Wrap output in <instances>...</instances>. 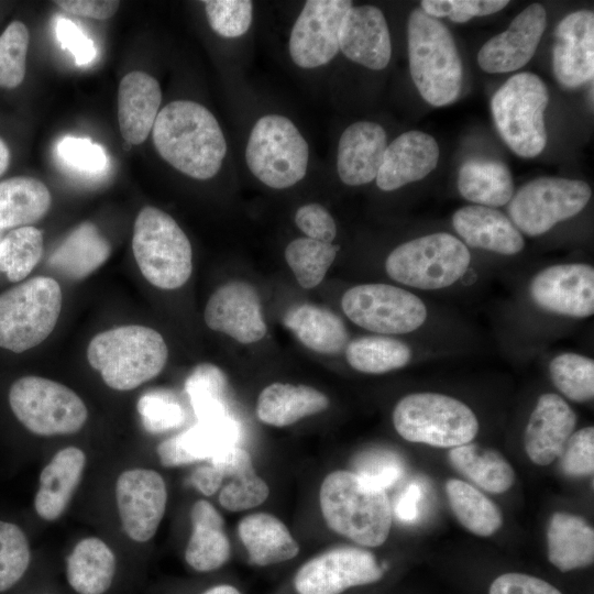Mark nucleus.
Masks as SVG:
<instances>
[{
    "instance_id": "obj_56",
    "label": "nucleus",
    "mask_w": 594,
    "mask_h": 594,
    "mask_svg": "<svg viewBox=\"0 0 594 594\" xmlns=\"http://www.w3.org/2000/svg\"><path fill=\"white\" fill-rule=\"evenodd\" d=\"M488 594H562L547 581L525 573L508 572L497 576Z\"/></svg>"
},
{
    "instance_id": "obj_58",
    "label": "nucleus",
    "mask_w": 594,
    "mask_h": 594,
    "mask_svg": "<svg viewBox=\"0 0 594 594\" xmlns=\"http://www.w3.org/2000/svg\"><path fill=\"white\" fill-rule=\"evenodd\" d=\"M421 497V490L418 484H409L399 495L395 504V515L402 521H413L418 515V503Z\"/></svg>"
},
{
    "instance_id": "obj_51",
    "label": "nucleus",
    "mask_w": 594,
    "mask_h": 594,
    "mask_svg": "<svg viewBox=\"0 0 594 594\" xmlns=\"http://www.w3.org/2000/svg\"><path fill=\"white\" fill-rule=\"evenodd\" d=\"M508 3L507 0H424L420 4L429 16H448L452 22L464 23L474 16L495 13Z\"/></svg>"
},
{
    "instance_id": "obj_35",
    "label": "nucleus",
    "mask_w": 594,
    "mask_h": 594,
    "mask_svg": "<svg viewBox=\"0 0 594 594\" xmlns=\"http://www.w3.org/2000/svg\"><path fill=\"white\" fill-rule=\"evenodd\" d=\"M117 560L109 546L97 537L76 543L66 561V578L78 594H103L113 581Z\"/></svg>"
},
{
    "instance_id": "obj_59",
    "label": "nucleus",
    "mask_w": 594,
    "mask_h": 594,
    "mask_svg": "<svg viewBox=\"0 0 594 594\" xmlns=\"http://www.w3.org/2000/svg\"><path fill=\"white\" fill-rule=\"evenodd\" d=\"M189 481L193 486L207 496L213 495L221 486V476L211 463L195 469Z\"/></svg>"
},
{
    "instance_id": "obj_36",
    "label": "nucleus",
    "mask_w": 594,
    "mask_h": 594,
    "mask_svg": "<svg viewBox=\"0 0 594 594\" xmlns=\"http://www.w3.org/2000/svg\"><path fill=\"white\" fill-rule=\"evenodd\" d=\"M110 255L109 242L92 223L85 222L73 230L48 258L50 266L70 279H80Z\"/></svg>"
},
{
    "instance_id": "obj_52",
    "label": "nucleus",
    "mask_w": 594,
    "mask_h": 594,
    "mask_svg": "<svg viewBox=\"0 0 594 594\" xmlns=\"http://www.w3.org/2000/svg\"><path fill=\"white\" fill-rule=\"evenodd\" d=\"M560 468L572 477L590 476L594 471V428L584 427L571 435L561 454Z\"/></svg>"
},
{
    "instance_id": "obj_34",
    "label": "nucleus",
    "mask_w": 594,
    "mask_h": 594,
    "mask_svg": "<svg viewBox=\"0 0 594 594\" xmlns=\"http://www.w3.org/2000/svg\"><path fill=\"white\" fill-rule=\"evenodd\" d=\"M285 327L300 343L321 354H338L345 349L349 334L343 320L333 311L310 304L290 308Z\"/></svg>"
},
{
    "instance_id": "obj_8",
    "label": "nucleus",
    "mask_w": 594,
    "mask_h": 594,
    "mask_svg": "<svg viewBox=\"0 0 594 594\" xmlns=\"http://www.w3.org/2000/svg\"><path fill=\"white\" fill-rule=\"evenodd\" d=\"M63 295L59 284L36 276L0 295V348L21 353L42 343L54 330Z\"/></svg>"
},
{
    "instance_id": "obj_25",
    "label": "nucleus",
    "mask_w": 594,
    "mask_h": 594,
    "mask_svg": "<svg viewBox=\"0 0 594 594\" xmlns=\"http://www.w3.org/2000/svg\"><path fill=\"white\" fill-rule=\"evenodd\" d=\"M387 147L386 132L377 123L359 121L342 133L337 156L340 179L349 186L374 180Z\"/></svg>"
},
{
    "instance_id": "obj_42",
    "label": "nucleus",
    "mask_w": 594,
    "mask_h": 594,
    "mask_svg": "<svg viewBox=\"0 0 594 594\" xmlns=\"http://www.w3.org/2000/svg\"><path fill=\"white\" fill-rule=\"evenodd\" d=\"M227 377L216 365H197L185 383V389L198 420L229 415L227 407Z\"/></svg>"
},
{
    "instance_id": "obj_31",
    "label": "nucleus",
    "mask_w": 594,
    "mask_h": 594,
    "mask_svg": "<svg viewBox=\"0 0 594 594\" xmlns=\"http://www.w3.org/2000/svg\"><path fill=\"white\" fill-rule=\"evenodd\" d=\"M329 404L326 394L311 386L273 383L260 393L256 416L263 424L286 427L326 410Z\"/></svg>"
},
{
    "instance_id": "obj_53",
    "label": "nucleus",
    "mask_w": 594,
    "mask_h": 594,
    "mask_svg": "<svg viewBox=\"0 0 594 594\" xmlns=\"http://www.w3.org/2000/svg\"><path fill=\"white\" fill-rule=\"evenodd\" d=\"M57 153L72 168L90 174L100 173L108 163L103 147L85 138H63L57 144Z\"/></svg>"
},
{
    "instance_id": "obj_23",
    "label": "nucleus",
    "mask_w": 594,
    "mask_h": 594,
    "mask_svg": "<svg viewBox=\"0 0 594 594\" xmlns=\"http://www.w3.org/2000/svg\"><path fill=\"white\" fill-rule=\"evenodd\" d=\"M240 427L230 416L199 420L195 426L162 441L156 452L164 466H182L210 460L237 447Z\"/></svg>"
},
{
    "instance_id": "obj_4",
    "label": "nucleus",
    "mask_w": 594,
    "mask_h": 594,
    "mask_svg": "<svg viewBox=\"0 0 594 594\" xmlns=\"http://www.w3.org/2000/svg\"><path fill=\"white\" fill-rule=\"evenodd\" d=\"M409 69L421 97L435 107L452 103L462 85V63L449 29L421 9L407 25Z\"/></svg>"
},
{
    "instance_id": "obj_27",
    "label": "nucleus",
    "mask_w": 594,
    "mask_h": 594,
    "mask_svg": "<svg viewBox=\"0 0 594 594\" xmlns=\"http://www.w3.org/2000/svg\"><path fill=\"white\" fill-rule=\"evenodd\" d=\"M162 91L158 81L144 72H131L118 88V121L123 139L131 144L143 143L153 129Z\"/></svg>"
},
{
    "instance_id": "obj_61",
    "label": "nucleus",
    "mask_w": 594,
    "mask_h": 594,
    "mask_svg": "<svg viewBox=\"0 0 594 594\" xmlns=\"http://www.w3.org/2000/svg\"><path fill=\"white\" fill-rule=\"evenodd\" d=\"M10 163V151L4 143V141L0 138V175L4 173V170L8 168Z\"/></svg>"
},
{
    "instance_id": "obj_16",
    "label": "nucleus",
    "mask_w": 594,
    "mask_h": 594,
    "mask_svg": "<svg viewBox=\"0 0 594 594\" xmlns=\"http://www.w3.org/2000/svg\"><path fill=\"white\" fill-rule=\"evenodd\" d=\"M116 499L124 532L138 542L156 534L167 503L166 484L154 470L130 469L116 484Z\"/></svg>"
},
{
    "instance_id": "obj_10",
    "label": "nucleus",
    "mask_w": 594,
    "mask_h": 594,
    "mask_svg": "<svg viewBox=\"0 0 594 594\" xmlns=\"http://www.w3.org/2000/svg\"><path fill=\"white\" fill-rule=\"evenodd\" d=\"M308 153L306 140L289 119L268 114L254 124L245 160L258 180L271 188L284 189L304 178Z\"/></svg>"
},
{
    "instance_id": "obj_49",
    "label": "nucleus",
    "mask_w": 594,
    "mask_h": 594,
    "mask_svg": "<svg viewBox=\"0 0 594 594\" xmlns=\"http://www.w3.org/2000/svg\"><path fill=\"white\" fill-rule=\"evenodd\" d=\"M144 428L152 433L175 429L184 424L185 413L175 395L155 389L142 395L136 405Z\"/></svg>"
},
{
    "instance_id": "obj_22",
    "label": "nucleus",
    "mask_w": 594,
    "mask_h": 594,
    "mask_svg": "<svg viewBox=\"0 0 594 594\" xmlns=\"http://www.w3.org/2000/svg\"><path fill=\"white\" fill-rule=\"evenodd\" d=\"M339 48L354 63L374 70L385 68L392 44L383 12L374 6H352L342 19Z\"/></svg>"
},
{
    "instance_id": "obj_9",
    "label": "nucleus",
    "mask_w": 594,
    "mask_h": 594,
    "mask_svg": "<svg viewBox=\"0 0 594 594\" xmlns=\"http://www.w3.org/2000/svg\"><path fill=\"white\" fill-rule=\"evenodd\" d=\"M549 101L544 82L532 73H519L494 94L491 109L508 147L521 157L539 155L547 143L543 113Z\"/></svg>"
},
{
    "instance_id": "obj_6",
    "label": "nucleus",
    "mask_w": 594,
    "mask_h": 594,
    "mask_svg": "<svg viewBox=\"0 0 594 594\" xmlns=\"http://www.w3.org/2000/svg\"><path fill=\"white\" fill-rule=\"evenodd\" d=\"M393 425L405 440L437 448H455L476 437L479 421L463 402L439 393H413L394 407Z\"/></svg>"
},
{
    "instance_id": "obj_20",
    "label": "nucleus",
    "mask_w": 594,
    "mask_h": 594,
    "mask_svg": "<svg viewBox=\"0 0 594 594\" xmlns=\"http://www.w3.org/2000/svg\"><path fill=\"white\" fill-rule=\"evenodd\" d=\"M553 74L564 88H576L594 76V14L580 10L564 16L556 29Z\"/></svg>"
},
{
    "instance_id": "obj_24",
    "label": "nucleus",
    "mask_w": 594,
    "mask_h": 594,
    "mask_svg": "<svg viewBox=\"0 0 594 594\" xmlns=\"http://www.w3.org/2000/svg\"><path fill=\"white\" fill-rule=\"evenodd\" d=\"M436 140L421 131H408L387 145L376 176V185L392 191L425 178L439 161Z\"/></svg>"
},
{
    "instance_id": "obj_26",
    "label": "nucleus",
    "mask_w": 594,
    "mask_h": 594,
    "mask_svg": "<svg viewBox=\"0 0 594 594\" xmlns=\"http://www.w3.org/2000/svg\"><path fill=\"white\" fill-rule=\"evenodd\" d=\"M452 224L463 243L502 255L522 251L525 240L512 220L495 208L470 205L458 209Z\"/></svg>"
},
{
    "instance_id": "obj_46",
    "label": "nucleus",
    "mask_w": 594,
    "mask_h": 594,
    "mask_svg": "<svg viewBox=\"0 0 594 594\" xmlns=\"http://www.w3.org/2000/svg\"><path fill=\"white\" fill-rule=\"evenodd\" d=\"M30 34L21 21H12L0 35V88L12 89L24 79Z\"/></svg>"
},
{
    "instance_id": "obj_54",
    "label": "nucleus",
    "mask_w": 594,
    "mask_h": 594,
    "mask_svg": "<svg viewBox=\"0 0 594 594\" xmlns=\"http://www.w3.org/2000/svg\"><path fill=\"white\" fill-rule=\"evenodd\" d=\"M297 227L307 238L331 243L337 235V226L330 212L319 204L301 206L295 215Z\"/></svg>"
},
{
    "instance_id": "obj_18",
    "label": "nucleus",
    "mask_w": 594,
    "mask_h": 594,
    "mask_svg": "<svg viewBox=\"0 0 594 594\" xmlns=\"http://www.w3.org/2000/svg\"><path fill=\"white\" fill-rule=\"evenodd\" d=\"M204 319L208 328L242 344L262 340L267 326L256 289L243 280L220 286L208 299Z\"/></svg>"
},
{
    "instance_id": "obj_44",
    "label": "nucleus",
    "mask_w": 594,
    "mask_h": 594,
    "mask_svg": "<svg viewBox=\"0 0 594 594\" xmlns=\"http://www.w3.org/2000/svg\"><path fill=\"white\" fill-rule=\"evenodd\" d=\"M42 254V232L32 226L19 227L0 241V271L10 282H20L32 272Z\"/></svg>"
},
{
    "instance_id": "obj_11",
    "label": "nucleus",
    "mask_w": 594,
    "mask_h": 594,
    "mask_svg": "<svg viewBox=\"0 0 594 594\" xmlns=\"http://www.w3.org/2000/svg\"><path fill=\"white\" fill-rule=\"evenodd\" d=\"M9 404L16 419L38 436L76 433L88 418L85 403L74 391L41 376L29 375L13 382Z\"/></svg>"
},
{
    "instance_id": "obj_41",
    "label": "nucleus",
    "mask_w": 594,
    "mask_h": 594,
    "mask_svg": "<svg viewBox=\"0 0 594 594\" xmlns=\"http://www.w3.org/2000/svg\"><path fill=\"white\" fill-rule=\"evenodd\" d=\"M345 360L355 371L383 374L406 366L413 356L409 345L388 336H364L348 342Z\"/></svg>"
},
{
    "instance_id": "obj_7",
    "label": "nucleus",
    "mask_w": 594,
    "mask_h": 594,
    "mask_svg": "<svg viewBox=\"0 0 594 594\" xmlns=\"http://www.w3.org/2000/svg\"><path fill=\"white\" fill-rule=\"evenodd\" d=\"M470 264L468 246L450 233L438 232L396 246L385 260V271L402 285L436 290L460 280Z\"/></svg>"
},
{
    "instance_id": "obj_30",
    "label": "nucleus",
    "mask_w": 594,
    "mask_h": 594,
    "mask_svg": "<svg viewBox=\"0 0 594 594\" xmlns=\"http://www.w3.org/2000/svg\"><path fill=\"white\" fill-rule=\"evenodd\" d=\"M193 531L185 550V560L198 572H211L221 568L230 557V542L224 521L215 506L197 501L190 510Z\"/></svg>"
},
{
    "instance_id": "obj_13",
    "label": "nucleus",
    "mask_w": 594,
    "mask_h": 594,
    "mask_svg": "<svg viewBox=\"0 0 594 594\" xmlns=\"http://www.w3.org/2000/svg\"><path fill=\"white\" fill-rule=\"evenodd\" d=\"M592 191L582 180L539 177L521 186L508 202L514 226L529 237L548 232L581 212Z\"/></svg>"
},
{
    "instance_id": "obj_38",
    "label": "nucleus",
    "mask_w": 594,
    "mask_h": 594,
    "mask_svg": "<svg viewBox=\"0 0 594 594\" xmlns=\"http://www.w3.org/2000/svg\"><path fill=\"white\" fill-rule=\"evenodd\" d=\"M451 465L480 488L501 494L515 481V472L508 461L496 450L469 442L449 451Z\"/></svg>"
},
{
    "instance_id": "obj_3",
    "label": "nucleus",
    "mask_w": 594,
    "mask_h": 594,
    "mask_svg": "<svg viewBox=\"0 0 594 594\" xmlns=\"http://www.w3.org/2000/svg\"><path fill=\"white\" fill-rule=\"evenodd\" d=\"M167 358L162 334L140 324L100 332L87 348L89 364L116 391H131L154 378L165 367Z\"/></svg>"
},
{
    "instance_id": "obj_48",
    "label": "nucleus",
    "mask_w": 594,
    "mask_h": 594,
    "mask_svg": "<svg viewBox=\"0 0 594 594\" xmlns=\"http://www.w3.org/2000/svg\"><path fill=\"white\" fill-rule=\"evenodd\" d=\"M352 472L369 486L386 491L402 477L404 464L391 450L369 449L353 459Z\"/></svg>"
},
{
    "instance_id": "obj_12",
    "label": "nucleus",
    "mask_w": 594,
    "mask_h": 594,
    "mask_svg": "<svg viewBox=\"0 0 594 594\" xmlns=\"http://www.w3.org/2000/svg\"><path fill=\"white\" fill-rule=\"evenodd\" d=\"M344 315L356 326L382 334H405L419 329L428 311L411 292L383 283L355 285L341 298Z\"/></svg>"
},
{
    "instance_id": "obj_37",
    "label": "nucleus",
    "mask_w": 594,
    "mask_h": 594,
    "mask_svg": "<svg viewBox=\"0 0 594 594\" xmlns=\"http://www.w3.org/2000/svg\"><path fill=\"white\" fill-rule=\"evenodd\" d=\"M458 189L464 199L494 208L509 202L514 195V183L504 163L473 158L460 167Z\"/></svg>"
},
{
    "instance_id": "obj_40",
    "label": "nucleus",
    "mask_w": 594,
    "mask_h": 594,
    "mask_svg": "<svg viewBox=\"0 0 594 594\" xmlns=\"http://www.w3.org/2000/svg\"><path fill=\"white\" fill-rule=\"evenodd\" d=\"M446 494L454 516L472 534L490 537L502 527L499 508L473 485L450 479L446 483Z\"/></svg>"
},
{
    "instance_id": "obj_28",
    "label": "nucleus",
    "mask_w": 594,
    "mask_h": 594,
    "mask_svg": "<svg viewBox=\"0 0 594 594\" xmlns=\"http://www.w3.org/2000/svg\"><path fill=\"white\" fill-rule=\"evenodd\" d=\"M86 465V454L76 447L59 450L40 475V486L34 498L36 514L54 521L66 510Z\"/></svg>"
},
{
    "instance_id": "obj_50",
    "label": "nucleus",
    "mask_w": 594,
    "mask_h": 594,
    "mask_svg": "<svg viewBox=\"0 0 594 594\" xmlns=\"http://www.w3.org/2000/svg\"><path fill=\"white\" fill-rule=\"evenodd\" d=\"M211 29L223 37H238L246 33L252 22L253 4L249 0L205 1Z\"/></svg>"
},
{
    "instance_id": "obj_21",
    "label": "nucleus",
    "mask_w": 594,
    "mask_h": 594,
    "mask_svg": "<svg viewBox=\"0 0 594 594\" xmlns=\"http://www.w3.org/2000/svg\"><path fill=\"white\" fill-rule=\"evenodd\" d=\"M575 425V413L561 396L540 395L524 435L525 451L530 461L548 465L559 458Z\"/></svg>"
},
{
    "instance_id": "obj_5",
    "label": "nucleus",
    "mask_w": 594,
    "mask_h": 594,
    "mask_svg": "<svg viewBox=\"0 0 594 594\" xmlns=\"http://www.w3.org/2000/svg\"><path fill=\"white\" fill-rule=\"evenodd\" d=\"M132 250L144 278L160 289L184 286L193 272L190 242L166 212L146 206L135 219Z\"/></svg>"
},
{
    "instance_id": "obj_57",
    "label": "nucleus",
    "mask_w": 594,
    "mask_h": 594,
    "mask_svg": "<svg viewBox=\"0 0 594 594\" xmlns=\"http://www.w3.org/2000/svg\"><path fill=\"white\" fill-rule=\"evenodd\" d=\"M55 3L69 13L97 20L111 18L120 7L119 1L110 0H58Z\"/></svg>"
},
{
    "instance_id": "obj_45",
    "label": "nucleus",
    "mask_w": 594,
    "mask_h": 594,
    "mask_svg": "<svg viewBox=\"0 0 594 594\" xmlns=\"http://www.w3.org/2000/svg\"><path fill=\"white\" fill-rule=\"evenodd\" d=\"M550 378L568 399L584 403L594 397V361L588 356L563 352L549 363Z\"/></svg>"
},
{
    "instance_id": "obj_32",
    "label": "nucleus",
    "mask_w": 594,
    "mask_h": 594,
    "mask_svg": "<svg viewBox=\"0 0 594 594\" xmlns=\"http://www.w3.org/2000/svg\"><path fill=\"white\" fill-rule=\"evenodd\" d=\"M249 562L258 566L292 560L299 552V544L284 522L268 513H254L243 517L238 525Z\"/></svg>"
},
{
    "instance_id": "obj_33",
    "label": "nucleus",
    "mask_w": 594,
    "mask_h": 594,
    "mask_svg": "<svg viewBox=\"0 0 594 594\" xmlns=\"http://www.w3.org/2000/svg\"><path fill=\"white\" fill-rule=\"evenodd\" d=\"M547 554L561 572L586 568L594 561V530L580 516L557 512L547 528Z\"/></svg>"
},
{
    "instance_id": "obj_60",
    "label": "nucleus",
    "mask_w": 594,
    "mask_h": 594,
    "mask_svg": "<svg viewBox=\"0 0 594 594\" xmlns=\"http://www.w3.org/2000/svg\"><path fill=\"white\" fill-rule=\"evenodd\" d=\"M201 594H241V592L233 585L219 584L208 588Z\"/></svg>"
},
{
    "instance_id": "obj_14",
    "label": "nucleus",
    "mask_w": 594,
    "mask_h": 594,
    "mask_svg": "<svg viewBox=\"0 0 594 594\" xmlns=\"http://www.w3.org/2000/svg\"><path fill=\"white\" fill-rule=\"evenodd\" d=\"M383 575L384 569L370 551L340 547L304 563L295 574L294 587L298 594H341L378 582Z\"/></svg>"
},
{
    "instance_id": "obj_47",
    "label": "nucleus",
    "mask_w": 594,
    "mask_h": 594,
    "mask_svg": "<svg viewBox=\"0 0 594 594\" xmlns=\"http://www.w3.org/2000/svg\"><path fill=\"white\" fill-rule=\"evenodd\" d=\"M30 560L29 541L23 530L0 520V593L11 588L24 575Z\"/></svg>"
},
{
    "instance_id": "obj_2",
    "label": "nucleus",
    "mask_w": 594,
    "mask_h": 594,
    "mask_svg": "<svg viewBox=\"0 0 594 594\" xmlns=\"http://www.w3.org/2000/svg\"><path fill=\"white\" fill-rule=\"evenodd\" d=\"M319 502L322 516L334 532L365 547L386 541L393 520L388 496L352 471L328 474L320 486Z\"/></svg>"
},
{
    "instance_id": "obj_39",
    "label": "nucleus",
    "mask_w": 594,
    "mask_h": 594,
    "mask_svg": "<svg viewBox=\"0 0 594 594\" xmlns=\"http://www.w3.org/2000/svg\"><path fill=\"white\" fill-rule=\"evenodd\" d=\"M50 206V190L41 180L20 176L1 182L0 230L34 223Z\"/></svg>"
},
{
    "instance_id": "obj_17",
    "label": "nucleus",
    "mask_w": 594,
    "mask_h": 594,
    "mask_svg": "<svg viewBox=\"0 0 594 594\" xmlns=\"http://www.w3.org/2000/svg\"><path fill=\"white\" fill-rule=\"evenodd\" d=\"M529 295L543 311L587 318L594 314V268L584 263L548 266L531 278Z\"/></svg>"
},
{
    "instance_id": "obj_55",
    "label": "nucleus",
    "mask_w": 594,
    "mask_h": 594,
    "mask_svg": "<svg viewBox=\"0 0 594 594\" xmlns=\"http://www.w3.org/2000/svg\"><path fill=\"white\" fill-rule=\"evenodd\" d=\"M55 31L58 42L70 52L78 66H85L95 58L94 42L73 21L66 18L58 19Z\"/></svg>"
},
{
    "instance_id": "obj_19",
    "label": "nucleus",
    "mask_w": 594,
    "mask_h": 594,
    "mask_svg": "<svg viewBox=\"0 0 594 594\" xmlns=\"http://www.w3.org/2000/svg\"><path fill=\"white\" fill-rule=\"evenodd\" d=\"M547 25V13L532 3L518 13L504 32L490 38L477 54L480 67L491 74L510 73L525 66L536 53Z\"/></svg>"
},
{
    "instance_id": "obj_43",
    "label": "nucleus",
    "mask_w": 594,
    "mask_h": 594,
    "mask_svg": "<svg viewBox=\"0 0 594 594\" xmlns=\"http://www.w3.org/2000/svg\"><path fill=\"white\" fill-rule=\"evenodd\" d=\"M339 246L310 238H297L285 249V260L298 284L306 289L317 287L334 262Z\"/></svg>"
},
{
    "instance_id": "obj_29",
    "label": "nucleus",
    "mask_w": 594,
    "mask_h": 594,
    "mask_svg": "<svg viewBox=\"0 0 594 594\" xmlns=\"http://www.w3.org/2000/svg\"><path fill=\"white\" fill-rule=\"evenodd\" d=\"M221 476L220 505L230 512H240L261 505L270 488L253 466L248 451L229 448L209 460Z\"/></svg>"
},
{
    "instance_id": "obj_15",
    "label": "nucleus",
    "mask_w": 594,
    "mask_h": 594,
    "mask_svg": "<svg viewBox=\"0 0 594 594\" xmlns=\"http://www.w3.org/2000/svg\"><path fill=\"white\" fill-rule=\"evenodd\" d=\"M349 0H308L289 37V54L301 68L329 63L339 52L342 19L352 7Z\"/></svg>"
},
{
    "instance_id": "obj_1",
    "label": "nucleus",
    "mask_w": 594,
    "mask_h": 594,
    "mask_svg": "<svg viewBox=\"0 0 594 594\" xmlns=\"http://www.w3.org/2000/svg\"><path fill=\"white\" fill-rule=\"evenodd\" d=\"M152 130L156 151L180 173L209 179L219 172L227 143L217 119L202 105L172 101L158 112Z\"/></svg>"
}]
</instances>
